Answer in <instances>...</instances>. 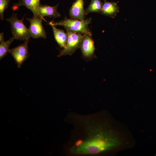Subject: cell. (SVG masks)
Masks as SVG:
<instances>
[{
	"mask_svg": "<svg viewBox=\"0 0 156 156\" xmlns=\"http://www.w3.org/2000/svg\"><path fill=\"white\" fill-rule=\"evenodd\" d=\"M83 35L80 48L85 57H90L94 53L95 49L94 42L92 37L86 35Z\"/></svg>",
	"mask_w": 156,
	"mask_h": 156,
	"instance_id": "obj_10",
	"label": "cell"
},
{
	"mask_svg": "<svg viewBox=\"0 0 156 156\" xmlns=\"http://www.w3.org/2000/svg\"><path fill=\"white\" fill-rule=\"evenodd\" d=\"M40 0H20L17 3H13L12 9L14 10L21 6H25L32 12L34 16L40 18L38 12Z\"/></svg>",
	"mask_w": 156,
	"mask_h": 156,
	"instance_id": "obj_8",
	"label": "cell"
},
{
	"mask_svg": "<svg viewBox=\"0 0 156 156\" xmlns=\"http://www.w3.org/2000/svg\"><path fill=\"white\" fill-rule=\"evenodd\" d=\"M103 5L101 0H91L88 7L85 10L86 15L91 12L101 13Z\"/></svg>",
	"mask_w": 156,
	"mask_h": 156,
	"instance_id": "obj_13",
	"label": "cell"
},
{
	"mask_svg": "<svg viewBox=\"0 0 156 156\" xmlns=\"http://www.w3.org/2000/svg\"><path fill=\"white\" fill-rule=\"evenodd\" d=\"M10 0H0V19L3 20L4 12L8 8Z\"/></svg>",
	"mask_w": 156,
	"mask_h": 156,
	"instance_id": "obj_15",
	"label": "cell"
},
{
	"mask_svg": "<svg viewBox=\"0 0 156 156\" xmlns=\"http://www.w3.org/2000/svg\"><path fill=\"white\" fill-rule=\"evenodd\" d=\"M52 27L55 39L61 48H65L66 45L68 35L64 31L56 28L55 26L50 25Z\"/></svg>",
	"mask_w": 156,
	"mask_h": 156,
	"instance_id": "obj_12",
	"label": "cell"
},
{
	"mask_svg": "<svg viewBox=\"0 0 156 156\" xmlns=\"http://www.w3.org/2000/svg\"><path fill=\"white\" fill-rule=\"evenodd\" d=\"M97 113L70 112L66 120L73 127L65 151L72 156H97L119 145L120 142Z\"/></svg>",
	"mask_w": 156,
	"mask_h": 156,
	"instance_id": "obj_1",
	"label": "cell"
},
{
	"mask_svg": "<svg viewBox=\"0 0 156 156\" xmlns=\"http://www.w3.org/2000/svg\"><path fill=\"white\" fill-rule=\"evenodd\" d=\"M5 41L4 40V38L3 36V33H0V43L3 42Z\"/></svg>",
	"mask_w": 156,
	"mask_h": 156,
	"instance_id": "obj_16",
	"label": "cell"
},
{
	"mask_svg": "<svg viewBox=\"0 0 156 156\" xmlns=\"http://www.w3.org/2000/svg\"><path fill=\"white\" fill-rule=\"evenodd\" d=\"M84 0H76L69 10V14L72 19L82 21L86 14L84 7Z\"/></svg>",
	"mask_w": 156,
	"mask_h": 156,
	"instance_id": "obj_7",
	"label": "cell"
},
{
	"mask_svg": "<svg viewBox=\"0 0 156 156\" xmlns=\"http://www.w3.org/2000/svg\"><path fill=\"white\" fill-rule=\"evenodd\" d=\"M6 20L11 24L13 37L15 39L25 41L29 40L32 37L30 32L24 24L23 19L19 20L16 13L13 12L12 15Z\"/></svg>",
	"mask_w": 156,
	"mask_h": 156,
	"instance_id": "obj_3",
	"label": "cell"
},
{
	"mask_svg": "<svg viewBox=\"0 0 156 156\" xmlns=\"http://www.w3.org/2000/svg\"><path fill=\"white\" fill-rule=\"evenodd\" d=\"M103 7L101 12L102 14L114 18L119 11V7L117 4L113 2H108L104 0Z\"/></svg>",
	"mask_w": 156,
	"mask_h": 156,
	"instance_id": "obj_11",
	"label": "cell"
},
{
	"mask_svg": "<svg viewBox=\"0 0 156 156\" xmlns=\"http://www.w3.org/2000/svg\"><path fill=\"white\" fill-rule=\"evenodd\" d=\"M26 19L30 22V26L28 29L33 38H46L47 34L42 25V19L34 16Z\"/></svg>",
	"mask_w": 156,
	"mask_h": 156,
	"instance_id": "obj_6",
	"label": "cell"
},
{
	"mask_svg": "<svg viewBox=\"0 0 156 156\" xmlns=\"http://www.w3.org/2000/svg\"><path fill=\"white\" fill-rule=\"evenodd\" d=\"M29 40L24 41L23 44L9 50L8 52L13 57L18 68L21 67L29 56L28 49Z\"/></svg>",
	"mask_w": 156,
	"mask_h": 156,
	"instance_id": "obj_5",
	"label": "cell"
},
{
	"mask_svg": "<svg viewBox=\"0 0 156 156\" xmlns=\"http://www.w3.org/2000/svg\"><path fill=\"white\" fill-rule=\"evenodd\" d=\"M13 37L11 38L6 41L1 43L0 44V59L1 60L7 55L9 49V47L14 40Z\"/></svg>",
	"mask_w": 156,
	"mask_h": 156,
	"instance_id": "obj_14",
	"label": "cell"
},
{
	"mask_svg": "<svg viewBox=\"0 0 156 156\" xmlns=\"http://www.w3.org/2000/svg\"><path fill=\"white\" fill-rule=\"evenodd\" d=\"M68 40L65 48L60 51L58 57L67 55H71L78 49L80 48L83 35L73 33L66 29Z\"/></svg>",
	"mask_w": 156,
	"mask_h": 156,
	"instance_id": "obj_4",
	"label": "cell"
},
{
	"mask_svg": "<svg viewBox=\"0 0 156 156\" xmlns=\"http://www.w3.org/2000/svg\"><path fill=\"white\" fill-rule=\"evenodd\" d=\"M92 18H88L85 20L81 21L78 20L69 19L66 16L64 19L58 21H53L49 22V24L54 26H62L73 33L83 34L92 36V33L88 27V25L91 23Z\"/></svg>",
	"mask_w": 156,
	"mask_h": 156,
	"instance_id": "obj_2",
	"label": "cell"
},
{
	"mask_svg": "<svg viewBox=\"0 0 156 156\" xmlns=\"http://www.w3.org/2000/svg\"><path fill=\"white\" fill-rule=\"evenodd\" d=\"M59 4L54 6H51L47 5L40 4L38 8V12L40 18L46 21L44 17L47 16L49 18H53V19L60 16V15L58 12L57 8Z\"/></svg>",
	"mask_w": 156,
	"mask_h": 156,
	"instance_id": "obj_9",
	"label": "cell"
}]
</instances>
